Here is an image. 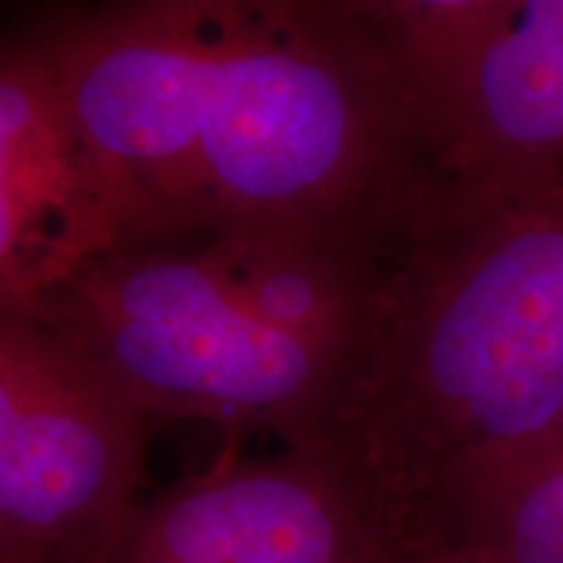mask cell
<instances>
[{
	"label": "cell",
	"instance_id": "9",
	"mask_svg": "<svg viewBox=\"0 0 563 563\" xmlns=\"http://www.w3.org/2000/svg\"><path fill=\"white\" fill-rule=\"evenodd\" d=\"M399 563H488V561H483L481 555L467 553V551H439V553L420 555V559L399 561Z\"/></svg>",
	"mask_w": 563,
	"mask_h": 563
},
{
	"label": "cell",
	"instance_id": "4",
	"mask_svg": "<svg viewBox=\"0 0 563 563\" xmlns=\"http://www.w3.org/2000/svg\"><path fill=\"white\" fill-rule=\"evenodd\" d=\"M449 224L563 186V0L378 3Z\"/></svg>",
	"mask_w": 563,
	"mask_h": 563
},
{
	"label": "cell",
	"instance_id": "2",
	"mask_svg": "<svg viewBox=\"0 0 563 563\" xmlns=\"http://www.w3.org/2000/svg\"><path fill=\"white\" fill-rule=\"evenodd\" d=\"M563 443V186L415 245L344 378L332 433L391 563Z\"/></svg>",
	"mask_w": 563,
	"mask_h": 563
},
{
	"label": "cell",
	"instance_id": "3",
	"mask_svg": "<svg viewBox=\"0 0 563 563\" xmlns=\"http://www.w3.org/2000/svg\"><path fill=\"white\" fill-rule=\"evenodd\" d=\"M79 350L154 422L203 420L323 446L344 368L269 327L194 245H131L87 258L16 308Z\"/></svg>",
	"mask_w": 563,
	"mask_h": 563
},
{
	"label": "cell",
	"instance_id": "6",
	"mask_svg": "<svg viewBox=\"0 0 563 563\" xmlns=\"http://www.w3.org/2000/svg\"><path fill=\"white\" fill-rule=\"evenodd\" d=\"M232 446L207 473L141 501L108 563H391L334 452Z\"/></svg>",
	"mask_w": 563,
	"mask_h": 563
},
{
	"label": "cell",
	"instance_id": "8",
	"mask_svg": "<svg viewBox=\"0 0 563 563\" xmlns=\"http://www.w3.org/2000/svg\"><path fill=\"white\" fill-rule=\"evenodd\" d=\"M443 551L488 563H563V443L477 501Z\"/></svg>",
	"mask_w": 563,
	"mask_h": 563
},
{
	"label": "cell",
	"instance_id": "5",
	"mask_svg": "<svg viewBox=\"0 0 563 563\" xmlns=\"http://www.w3.org/2000/svg\"><path fill=\"white\" fill-rule=\"evenodd\" d=\"M154 426L79 350L0 313V563H108Z\"/></svg>",
	"mask_w": 563,
	"mask_h": 563
},
{
	"label": "cell",
	"instance_id": "1",
	"mask_svg": "<svg viewBox=\"0 0 563 563\" xmlns=\"http://www.w3.org/2000/svg\"><path fill=\"white\" fill-rule=\"evenodd\" d=\"M11 30L51 68L108 249L405 258L449 220L378 3H42Z\"/></svg>",
	"mask_w": 563,
	"mask_h": 563
},
{
	"label": "cell",
	"instance_id": "7",
	"mask_svg": "<svg viewBox=\"0 0 563 563\" xmlns=\"http://www.w3.org/2000/svg\"><path fill=\"white\" fill-rule=\"evenodd\" d=\"M108 232L51 68L5 26L0 45V311H16L95 253Z\"/></svg>",
	"mask_w": 563,
	"mask_h": 563
}]
</instances>
